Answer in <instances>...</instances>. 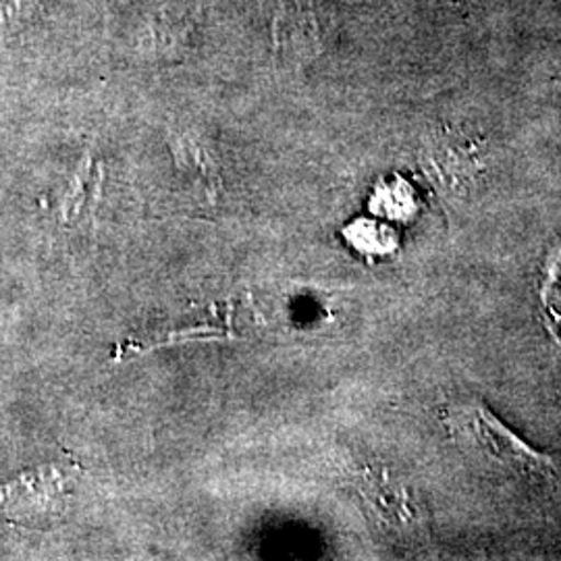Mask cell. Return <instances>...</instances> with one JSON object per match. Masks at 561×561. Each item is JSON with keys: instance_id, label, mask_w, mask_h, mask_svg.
<instances>
[{"instance_id": "obj_1", "label": "cell", "mask_w": 561, "mask_h": 561, "mask_svg": "<svg viewBox=\"0 0 561 561\" xmlns=\"http://www.w3.org/2000/svg\"><path fill=\"white\" fill-rule=\"evenodd\" d=\"M449 426L470 449L524 479H547L556 472L553 460L507 428L482 403H463L449 412Z\"/></svg>"}, {"instance_id": "obj_2", "label": "cell", "mask_w": 561, "mask_h": 561, "mask_svg": "<svg viewBox=\"0 0 561 561\" xmlns=\"http://www.w3.org/2000/svg\"><path fill=\"white\" fill-rule=\"evenodd\" d=\"M364 495L387 528L405 537L426 533V512L410 484L389 474H373L364 482Z\"/></svg>"}, {"instance_id": "obj_3", "label": "cell", "mask_w": 561, "mask_h": 561, "mask_svg": "<svg viewBox=\"0 0 561 561\" xmlns=\"http://www.w3.org/2000/svg\"><path fill=\"white\" fill-rule=\"evenodd\" d=\"M65 502V489L59 472H41L36 477H23L0 495V512L11 522L42 524L60 514Z\"/></svg>"}, {"instance_id": "obj_4", "label": "cell", "mask_w": 561, "mask_h": 561, "mask_svg": "<svg viewBox=\"0 0 561 561\" xmlns=\"http://www.w3.org/2000/svg\"><path fill=\"white\" fill-rule=\"evenodd\" d=\"M273 42L277 55L310 57L324 44V23L308 0H283L273 21Z\"/></svg>"}, {"instance_id": "obj_5", "label": "cell", "mask_w": 561, "mask_h": 561, "mask_svg": "<svg viewBox=\"0 0 561 561\" xmlns=\"http://www.w3.org/2000/svg\"><path fill=\"white\" fill-rule=\"evenodd\" d=\"M539 308L547 333L561 347V241L542 266Z\"/></svg>"}, {"instance_id": "obj_6", "label": "cell", "mask_w": 561, "mask_h": 561, "mask_svg": "<svg viewBox=\"0 0 561 561\" xmlns=\"http://www.w3.org/2000/svg\"><path fill=\"white\" fill-rule=\"evenodd\" d=\"M96 171L99 169H96L94 161L90 157H85V161L81 162L80 171H78L76 181H73V190L67 194L65 208H69L76 215H80V210L85 206V202L94 201V192H99V185H101V180L94 178Z\"/></svg>"}, {"instance_id": "obj_7", "label": "cell", "mask_w": 561, "mask_h": 561, "mask_svg": "<svg viewBox=\"0 0 561 561\" xmlns=\"http://www.w3.org/2000/svg\"><path fill=\"white\" fill-rule=\"evenodd\" d=\"M173 152L178 157L181 169H185V171L194 169L208 183L215 180V169H213L210 157L204 152V148H202L198 141L183 136V138L178 140V144H173Z\"/></svg>"}, {"instance_id": "obj_8", "label": "cell", "mask_w": 561, "mask_h": 561, "mask_svg": "<svg viewBox=\"0 0 561 561\" xmlns=\"http://www.w3.org/2000/svg\"><path fill=\"white\" fill-rule=\"evenodd\" d=\"M42 0H0V34H11L21 30L32 20Z\"/></svg>"}]
</instances>
